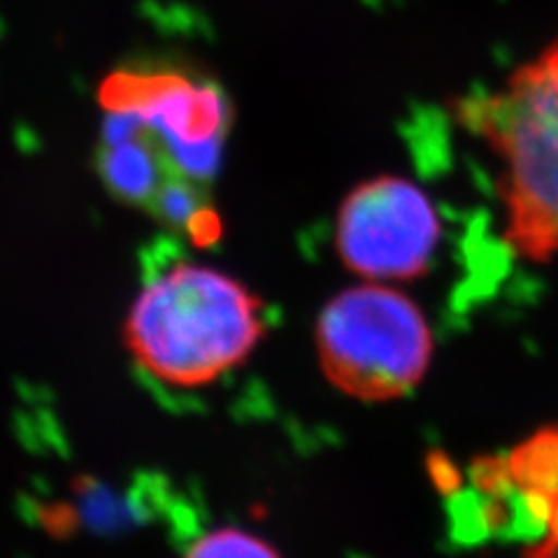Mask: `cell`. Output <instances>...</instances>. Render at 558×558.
Segmentation results:
<instances>
[{
	"label": "cell",
	"mask_w": 558,
	"mask_h": 558,
	"mask_svg": "<svg viewBox=\"0 0 558 558\" xmlns=\"http://www.w3.org/2000/svg\"><path fill=\"white\" fill-rule=\"evenodd\" d=\"M317 354L328 381L365 403L408 396L433 356L430 326L403 291L368 282L330 299L317 319Z\"/></svg>",
	"instance_id": "3957f363"
},
{
	"label": "cell",
	"mask_w": 558,
	"mask_h": 558,
	"mask_svg": "<svg viewBox=\"0 0 558 558\" xmlns=\"http://www.w3.org/2000/svg\"><path fill=\"white\" fill-rule=\"evenodd\" d=\"M465 131L498 163L502 238L533 264L558 256V38L498 89L453 102Z\"/></svg>",
	"instance_id": "6da1fadb"
},
{
	"label": "cell",
	"mask_w": 558,
	"mask_h": 558,
	"mask_svg": "<svg viewBox=\"0 0 558 558\" xmlns=\"http://www.w3.org/2000/svg\"><path fill=\"white\" fill-rule=\"evenodd\" d=\"M264 336V301L229 272L189 260L151 277L124 322L133 361L172 389L217 381L247 361Z\"/></svg>",
	"instance_id": "7a4b0ae2"
},
{
	"label": "cell",
	"mask_w": 558,
	"mask_h": 558,
	"mask_svg": "<svg viewBox=\"0 0 558 558\" xmlns=\"http://www.w3.org/2000/svg\"><path fill=\"white\" fill-rule=\"evenodd\" d=\"M510 480L526 492L529 500L547 502L554 508L558 500V428L535 433L510 459Z\"/></svg>",
	"instance_id": "8992f818"
},
{
	"label": "cell",
	"mask_w": 558,
	"mask_h": 558,
	"mask_svg": "<svg viewBox=\"0 0 558 558\" xmlns=\"http://www.w3.org/2000/svg\"><path fill=\"white\" fill-rule=\"evenodd\" d=\"M336 252L342 266L379 284L428 275L442 242L433 198L400 174H375L342 198L336 215Z\"/></svg>",
	"instance_id": "277c9868"
},
{
	"label": "cell",
	"mask_w": 558,
	"mask_h": 558,
	"mask_svg": "<svg viewBox=\"0 0 558 558\" xmlns=\"http://www.w3.org/2000/svg\"><path fill=\"white\" fill-rule=\"evenodd\" d=\"M102 108L129 110L180 180L205 191L221 161L229 110L219 92L172 73H114L100 86Z\"/></svg>",
	"instance_id": "5b68a950"
},
{
	"label": "cell",
	"mask_w": 558,
	"mask_h": 558,
	"mask_svg": "<svg viewBox=\"0 0 558 558\" xmlns=\"http://www.w3.org/2000/svg\"><path fill=\"white\" fill-rule=\"evenodd\" d=\"M184 558H279L275 547L240 529H219L203 535Z\"/></svg>",
	"instance_id": "52a82bcc"
},
{
	"label": "cell",
	"mask_w": 558,
	"mask_h": 558,
	"mask_svg": "<svg viewBox=\"0 0 558 558\" xmlns=\"http://www.w3.org/2000/svg\"><path fill=\"white\" fill-rule=\"evenodd\" d=\"M547 529H549V539L545 547H539V558H558V500L551 508Z\"/></svg>",
	"instance_id": "ba28073f"
}]
</instances>
